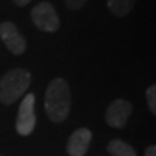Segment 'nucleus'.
<instances>
[{
	"label": "nucleus",
	"mask_w": 156,
	"mask_h": 156,
	"mask_svg": "<svg viewBox=\"0 0 156 156\" xmlns=\"http://www.w3.org/2000/svg\"><path fill=\"white\" fill-rule=\"evenodd\" d=\"M70 87L64 78H53L48 83L44 94L46 113L52 122H62L70 112Z\"/></svg>",
	"instance_id": "obj_1"
},
{
	"label": "nucleus",
	"mask_w": 156,
	"mask_h": 156,
	"mask_svg": "<svg viewBox=\"0 0 156 156\" xmlns=\"http://www.w3.org/2000/svg\"><path fill=\"white\" fill-rule=\"evenodd\" d=\"M31 82L30 72L23 68L8 70L0 78V103L11 105L16 103L29 89Z\"/></svg>",
	"instance_id": "obj_2"
},
{
	"label": "nucleus",
	"mask_w": 156,
	"mask_h": 156,
	"mask_svg": "<svg viewBox=\"0 0 156 156\" xmlns=\"http://www.w3.org/2000/svg\"><path fill=\"white\" fill-rule=\"evenodd\" d=\"M30 18L41 31L56 33L60 29V18L55 7L48 2H41L31 9Z\"/></svg>",
	"instance_id": "obj_3"
},
{
	"label": "nucleus",
	"mask_w": 156,
	"mask_h": 156,
	"mask_svg": "<svg viewBox=\"0 0 156 156\" xmlns=\"http://www.w3.org/2000/svg\"><path fill=\"white\" fill-rule=\"evenodd\" d=\"M37 124L35 117V95L26 94L18 108L16 120V131L21 136H27L33 133Z\"/></svg>",
	"instance_id": "obj_4"
},
{
	"label": "nucleus",
	"mask_w": 156,
	"mask_h": 156,
	"mask_svg": "<svg viewBox=\"0 0 156 156\" xmlns=\"http://www.w3.org/2000/svg\"><path fill=\"white\" fill-rule=\"evenodd\" d=\"M0 39L13 55L20 56L26 51V38L20 33L12 21H4L0 23Z\"/></svg>",
	"instance_id": "obj_5"
},
{
	"label": "nucleus",
	"mask_w": 156,
	"mask_h": 156,
	"mask_svg": "<svg viewBox=\"0 0 156 156\" xmlns=\"http://www.w3.org/2000/svg\"><path fill=\"white\" fill-rule=\"evenodd\" d=\"M131 112H133V105L129 100L115 99L105 111V122L113 129H122L128 124Z\"/></svg>",
	"instance_id": "obj_6"
},
{
	"label": "nucleus",
	"mask_w": 156,
	"mask_h": 156,
	"mask_svg": "<svg viewBox=\"0 0 156 156\" xmlns=\"http://www.w3.org/2000/svg\"><path fill=\"white\" fill-rule=\"evenodd\" d=\"M92 133L87 128H80L70 134L66 143V152L69 156H85L89 151Z\"/></svg>",
	"instance_id": "obj_7"
},
{
	"label": "nucleus",
	"mask_w": 156,
	"mask_h": 156,
	"mask_svg": "<svg viewBox=\"0 0 156 156\" xmlns=\"http://www.w3.org/2000/svg\"><path fill=\"white\" fill-rule=\"evenodd\" d=\"M107 151L111 156H138L129 143L121 139H112L107 146Z\"/></svg>",
	"instance_id": "obj_8"
},
{
	"label": "nucleus",
	"mask_w": 156,
	"mask_h": 156,
	"mask_svg": "<svg viewBox=\"0 0 156 156\" xmlns=\"http://www.w3.org/2000/svg\"><path fill=\"white\" fill-rule=\"evenodd\" d=\"M135 0H107V7L116 17H125L131 12Z\"/></svg>",
	"instance_id": "obj_9"
},
{
	"label": "nucleus",
	"mask_w": 156,
	"mask_h": 156,
	"mask_svg": "<svg viewBox=\"0 0 156 156\" xmlns=\"http://www.w3.org/2000/svg\"><path fill=\"white\" fill-rule=\"evenodd\" d=\"M146 100H147V105L151 111V113L156 115V86L155 85H151L146 90Z\"/></svg>",
	"instance_id": "obj_10"
},
{
	"label": "nucleus",
	"mask_w": 156,
	"mask_h": 156,
	"mask_svg": "<svg viewBox=\"0 0 156 156\" xmlns=\"http://www.w3.org/2000/svg\"><path fill=\"white\" fill-rule=\"evenodd\" d=\"M87 0H65V4L70 11H80L83 8Z\"/></svg>",
	"instance_id": "obj_11"
},
{
	"label": "nucleus",
	"mask_w": 156,
	"mask_h": 156,
	"mask_svg": "<svg viewBox=\"0 0 156 156\" xmlns=\"http://www.w3.org/2000/svg\"><path fill=\"white\" fill-rule=\"evenodd\" d=\"M144 156H156V146H148L147 148L144 151Z\"/></svg>",
	"instance_id": "obj_12"
},
{
	"label": "nucleus",
	"mask_w": 156,
	"mask_h": 156,
	"mask_svg": "<svg viewBox=\"0 0 156 156\" xmlns=\"http://www.w3.org/2000/svg\"><path fill=\"white\" fill-rule=\"evenodd\" d=\"M31 0H13V3L16 4L17 7H25V5H27L29 3H30Z\"/></svg>",
	"instance_id": "obj_13"
},
{
	"label": "nucleus",
	"mask_w": 156,
	"mask_h": 156,
	"mask_svg": "<svg viewBox=\"0 0 156 156\" xmlns=\"http://www.w3.org/2000/svg\"><path fill=\"white\" fill-rule=\"evenodd\" d=\"M0 156H2V155H0Z\"/></svg>",
	"instance_id": "obj_14"
}]
</instances>
